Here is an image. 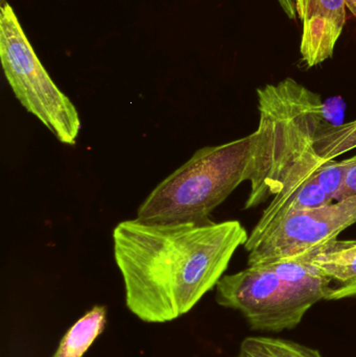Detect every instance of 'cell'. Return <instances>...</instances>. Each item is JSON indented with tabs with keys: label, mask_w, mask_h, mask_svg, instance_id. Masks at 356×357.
Listing matches in <instances>:
<instances>
[{
	"label": "cell",
	"mask_w": 356,
	"mask_h": 357,
	"mask_svg": "<svg viewBox=\"0 0 356 357\" xmlns=\"http://www.w3.org/2000/svg\"><path fill=\"white\" fill-rule=\"evenodd\" d=\"M356 224V195L320 207L290 212L278 220L249 252L248 266H263L305 255L338 238Z\"/></svg>",
	"instance_id": "obj_6"
},
{
	"label": "cell",
	"mask_w": 356,
	"mask_h": 357,
	"mask_svg": "<svg viewBox=\"0 0 356 357\" xmlns=\"http://www.w3.org/2000/svg\"><path fill=\"white\" fill-rule=\"evenodd\" d=\"M254 134L205 146L159 183L137 210L148 222H210L213 210L250 181Z\"/></svg>",
	"instance_id": "obj_3"
},
{
	"label": "cell",
	"mask_w": 356,
	"mask_h": 357,
	"mask_svg": "<svg viewBox=\"0 0 356 357\" xmlns=\"http://www.w3.org/2000/svg\"><path fill=\"white\" fill-rule=\"evenodd\" d=\"M235 357H323L314 348L288 340L248 337L240 344Z\"/></svg>",
	"instance_id": "obj_10"
},
{
	"label": "cell",
	"mask_w": 356,
	"mask_h": 357,
	"mask_svg": "<svg viewBox=\"0 0 356 357\" xmlns=\"http://www.w3.org/2000/svg\"><path fill=\"white\" fill-rule=\"evenodd\" d=\"M0 59L6 81L21 106L59 142L75 146L82 127L77 108L40 62L6 0L0 2Z\"/></svg>",
	"instance_id": "obj_4"
},
{
	"label": "cell",
	"mask_w": 356,
	"mask_h": 357,
	"mask_svg": "<svg viewBox=\"0 0 356 357\" xmlns=\"http://www.w3.org/2000/svg\"><path fill=\"white\" fill-rule=\"evenodd\" d=\"M248 237L238 220L119 222L113 250L127 310L153 324L187 314L217 287Z\"/></svg>",
	"instance_id": "obj_1"
},
{
	"label": "cell",
	"mask_w": 356,
	"mask_h": 357,
	"mask_svg": "<svg viewBox=\"0 0 356 357\" xmlns=\"http://www.w3.org/2000/svg\"><path fill=\"white\" fill-rule=\"evenodd\" d=\"M326 295L321 287L284 278L270 264L224 275L215 287L219 305L238 310L251 328L272 333L298 326L309 308Z\"/></svg>",
	"instance_id": "obj_5"
},
{
	"label": "cell",
	"mask_w": 356,
	"mask_h": 357,
	"mask_svg": "<svg viewBox=\"0 0 356 357\" xmlns=\"http://www.w3.org/2000/svg\"><path fill=\"white\" fill-rule=\"evenodd\" d=\"M344 162V177L340 192L336 195V201L348 199L356 195V155L351 158L343 160Z\"/></svg>",
	"instance_id": "obj_12"
},
{
	"label": "cell",
	"mask_w": 356,
	"mask_h": 357,
	"mask_svg": "<svg viewBox=\"0 0 356 357\" xmlns=\"http://www.w3.org/2000/svg\"><path fill=\"white\" fill-rule=\"evenodd\" d=\"M280 8L286 13V16L292 20H296L298 14H297L296 0H277Z\"/></svg>",
	"instance_id": "obj_13"
},
{
	"label": "cell",
	"mask_w": 356,
	"mask_h": 357,
	"mask_svg": "<svg viewBox=\"0 0 356 357\" xmlns=\"http://www.w3.org/2000/svg\"><path fill=\"white\" fill-rule=\"evenodd\" d=\"M356 149V119L339 127L327 126L318 136L316 151L324 161L334 160L336 157Z\"/></svg>",
	"instance_id": "obj_11"
},
{
	"label": "cell",
	"mask_w": 356,
	"mask_h": 357,
	"mask_svg": "<svg viewBox=\"0 0 356 357\" xmlns=\"http://www.w3.org/2000/svg\"><path fill=\"white\" fill-rule=\"evenodd\" d=\"M106 324V306H94L65 333L52 357H84L104 333Z\"/></svg>",
	"instance_id": "obj_9"
},
{
	"label": "cell",
	"mask_w": 356,
	"mask_h": 357,
	"mask_svg": "<svg viewBox=\"0 0 356 357\" xmlns=\"http://www.w3.org/2000/svg\"><path fill=\"white\" fill-rule=\"evenodd\" d=\"M257 98L259 125L245 209L273 199L249 234L248 252L286 214L336 201L345 172L343 161H324L316 151L318 136L330 126L320 94L286 77L258 88Z\"/></svg>",
	"instance_id": "obj_2"
},
{
	"label": "cell",
	"mask_w": 356,
	"mask_h": 357,
	"mask_svg": "<svg viewBox=\"0 0 356 357\" xmlns=\"http://www.w3.org/2000/svg\"><path fill=\"white\" fill-rule=\"evenodd\" d=\"M300 52L307 68L334 56L347 20L346 0H304Z\"/></svg>",
	"instance_id": "obj_7"
},
{
	"label": "cell",
	"mask_w": 356,
	"mask_h": 357,
	"mask_svg": "<svg viewBox=\"0 0 356 357\" xmlns=\"http://www.w3.org/2000/svg\"><path fill=\"white\" fill-rule=\"evenodd\" d=\"M347 8L350 10L351 14L356 19V0H346Z\"/></svg>",
	"instance_id": "obj_15"
},
{
	"label": "cell",
	"mask_w": 356,
	"mask_h": 357,
	"mask_svg": "<svg viewBox=\"0 0 356 357\" xmlns=\"http://www.w3.org/2000/svg\"><path fill=\"white\" fill-rule=\"evenodd\" d=\"M296 259L309 262L330 279L326 300H343L356 285V241L332 239Z\"/></svg>",
	"instance_id": "obj_8"
},
{
	"label": "cell",
	"mask_w": 356,
	"mask_h": 357,
	"mask_svg": "<svg viewBox=\"0 0 356 357\" xmlns=\"http://www.w3.org/2000/svg\"><path fill=\"white\" fill-rule=\"evenodd\" d=\"M297 3V14L298 18L302 20L303 15H304V0H296Z\"/></svg>",
	"instance_id": "obj_14"
}]
</instances>
